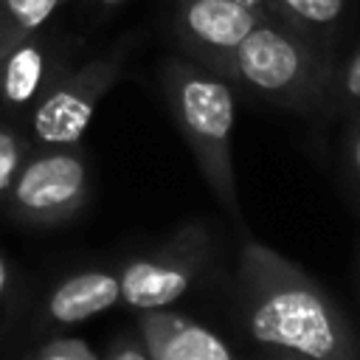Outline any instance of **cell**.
I'll use <instances>...</instances> for the list:
<instances>
[{"label": "cell", "mask_w": 360, "mask_h": 360, "mask_svg": "<svg viewBox=\"0 0 360 360\" xmlns=\"http://www.w3.org/2000/svg\"><path fill=\"white\" fill-rule=\"evenodd\" d=\"M335 62L284 20H259L228 62L225 79L250 96L301 115L326 110Z\"/></svg>", "instance_id": "cell-3"}, {"label": "cell", "mask_w": 360, "mask_h": 360, "mask_svg": "<svg viewBox=\"0 0 360 360\" xmlns=\"http://www.w3.org/2000/svg\"><path fill=\"white\" fill-rule=\"evenodd\" d=\"M214 236L205 222L180 225L152 250L127 259L118 267L121 301L132 309H163L183 298L208 270Z\"/></svg>", "instance_id": "cell-5"}, {"label": "cell", "mask_w": 360, "mask_h": 360, "mask_svg": "<svg viewBox=\"0 0 360 360\" xmlns=\"http://www.w3.org/2000/svg\"><path fill=\"white\" fill-rule=\"evenodd\" d=\"M236 292L242 323L262 349L312 360H360V338L338 301L295 262L239 231Z\"/></svg>", "instance_id": "cell-1"}, {"label": "cell", "mask_w": 360, "mask_h": 360, "mask_svg": "<svg viewBox=\"0 0 360 360\" xmlns=\"http://www.w3.org/2000/svg\"><path fill=\"white\" fill-rule=\"evenodd\" d=\"M262 360H312V357H301V354H290V352H278V349H264Z\"/></svg>", "instance_id": "cell-20"}, {"label": "cell", "mask_w": 360, "mask_h": 360, "mask_svg": "<svg viewBox=\"0 0 360 360\" xmlns=\"http://www.w3.org/2000/svg\"><path fill=\"white\" fill-rule=\"evenodd\" d=\"M323 112L360 115V45L343 65H335Z\"/></svg>", "instance_id": "cell-13"}, {"label": "cell", "mask_w": 360, "mask_h": 360, "mask_svg": "<svg viewBox=\"0 0 360 360\" xmlns=\"http://www.w3.org/2000/svg\"><path fill=\"white\" fill-rule=\"evenodd\" d=\"M259 20L264 17L236 0H180L174 8V37L183 56L225 79L233 51Z\"/></svg>", "instance_id": "cell-7"}, {"label": "cell", "mask_w": 360, "mask_h": 360, "mask_svg": "<svg viewBox=\"0 0 360 360\" xmlns=\"http://www.w3.org/2000/svg\"><path fill=\"white\" fill-rule=\"evenodd\" d=\"M160 84L169 112L208 186L214 200L231 217L236 231H248L236 169H233V84L188 56H172L160 68Z\"/></svg>", "instance_id": "cell-2"}, {"label": "cell", "mask_w": 360, "mask_h": 360, "mask_svg": "<svg viewBox=\"0 0 360 360\" xmlns=\"http://www.w3.org/2000/svg\"><path fill=\"white\" fill-rule=\"evenodd\" d=\"M354 273H357V290H360V242H357V253H354Z\"/></svg>", "instance_id": "cell-22"}, {"label": "cell", "mask_w": 360, "mask_h": 360, "mask_svg": "<svg viewBox=\"0 0 360 360\" xmlns=\"http://www.w3.org/2000/svg\"><path fill=\"white\" fill-rule=\"evenodd\" d=\"M343 166L352 183L360 188V115H354L343 135Z\"/></svg>", "instance_id": "cell-16"}, {"label": "cell", "mask_w": 360, "mask_h": 360, "mask_svg": "<svg viewBox=\"0 0 360 360\" xmlns=\"http://www.w3.org/2000/svg\"><path fill=\"white\" fill-rule=\"evenodd\" d=\"M118 301H121L118 273L107 267H84L65 276L48 290L42 318L45 323L53 326H73L107 312Z\"/></svg>", "instance_id": "cell-10"}, {"label": "cell", "mask_w": 360, "mask_h": 360, "mask_svg": "<svg viewBox=\"0 0 360 360\" xmlns=\"http://www.w3.org/2000/svg\"><path fill=\"white\" fill-rule=\"evenodd\" d=\"M90 200V166L82 143L31 146L11 191L6 217L22 228H62L76 219Z\"/></svg>", "instance_id": "cell-4"}, {"label": "cell", "mask_w": 360, "mask_h": 360, "mask_svg": "<svg viewBox=\"0 0 360 360\" xmlns=\"http://www.w3.org/2000/svg\"><path fill=\"white\" fill-rule=\"evenodd\" d=\"M34 360H101V357L93 352V346H90L87 340L62 335V338L45 340V343L37 349Z\"/></svg>", "instance_id": "cell-15"}, {"label": "cell", "mask_w": 360, "mask_h": 360, "mask_svg": "<svg viewBox=\"0 0 360 360\" xmlns=\"http://www.w3.org/2000/svg\"><path fill=\"white\" fill-rule=\"evenodd\" d=\"M25 360H34V354H31V357H25Z\"/></svg>", "instance_id": "cell-23"}, {"label": "cell", "mask_w": 360, "mask_h": 360, "mask_svg": "<svg viewBox=\"0 0 360 360\" xmlns=\"http://www.w3.org/2000/svg\"><path fill=\"white\" fill-rule=\"evenodd\" d=\"M11 287H14V267H11L8 256L0 250V315L11 298Z\"/></svg>", "instance_id": "cell-18"}, {"label": "cell", "mask_w": 360, "mask_h": 360, "mask_svg": "<svg viewBox=\"0 0 360 360\" xmlns=\"http://www.w3.org/2000/svg\"><path fill=\"white\" fill-rule=\"evenodd\" d=\"M121 3H127V0H93V6H96L98 11H110V8L121 6Z\"/></svg>", "instance_id": "cell-21"}, {"label": "cell", "mask_w": 360, "mask_h": 360, "mask_svg": "<svg viewBox=\"0 0 360 360\" xmlns=\"http://www.w3.org/2000/svg\"><path fill=\"white\" fill-rule=\"evenodd\" d=\"M65 0H0V59L22 39L45 28Z\"/></svg>", "instance_id": "cell-12"}, {"label": "cell", "mask_w": 360, "mask_h": 360, "mask_svg": "<svg viewBox=\"0 0 360 360\" xmlns=\"http://www.w3.org/2000/svg\"><path fill=\"white\" fill-rule=\"evenodd\" d=\"M70 65L68 39L39 28L0 59V110L28 112Z\"/></svg>", "instance_id": "cell-8"}, {"label": "cell", "mask_w": 360, "mask_h": 360, "mask_svg": "<svg viewBox=\"0 0 360 360\" xmlns=\"http://www.w3.org/2000/svg\"><path fill=\"white\" fill-rule=\"evenodd\" d=\"M127 42H115L110 51L70 65L53 87L28 110V132L34 146H70L82 143L98 101L115 87L124 73Z\"/></svg>", "instance_id": "cell-6"}, {"label": "cell", "mask_w": 360, "mask_h": 360, "mask_svg": "<svg viewBox=\"0 0 360 360\" xmlns=\"http://www.w3.org/2000/svg\"><path fill=\"white\" fill-rule=\"evenodd\" d=\"M346 11V0H278V14L307 39L321 45L323 51L332 48L340 31V20Z\"/></svg>", "instance_id": "cell-11"}, {"label": "cell", "mask_w": 360, "mask_h": 360, "mask_svg": "<svg viewBox=\"0 0 360 360\" xmlns=\"http://www.w3.org/2000/svg\"><path fill=\"white\" fill-rule=\"evenodd\" d=\"M135 326L152 360H236L219 332L186 312L141 309Z\"/></svg>", "instance_id": "cell-9"}, {"label": "cell", "mask_w": 360, "mask_h": 360, "mask_svg": "<svg viewBox=\"0 0 360 360\" xmlns=\"http://www.w3.org/2000/svg\"><path fill=\"white\" fill-rule=\"evenodd\" d=\"M101 360H152L141 335H118Z\"/></svg>", "instance_id": "cell-17"}, {"label": "cell", "mask_w": 360, "mask_h": 360, "mask_svg": "<svg viewBox=\"0 0 360 360\" xmlns=\"http://www.w3.org/2000/svg\"><path fill=\"white\" fill-rule=\"evenodd\" d=\"M236 3L248 6L250 11H256V14L264 17V20H281V14H278V0H236Z\"/></svg>", "instance_id": "cell-19"}, {"label": "cell", "mask_w": 360, "mask_h": 360, "mask_svg": "<svg viewBox=\"0 0 360 360\" xmlns=\"http://www.w3.org/2000/svg\"><path fill=\"white\" fill-rule=\"evenodd\" d=\"M31 152V138H25L17 127L0 121V208L6 205V197L11 191V183L22 166V160Z\"/></svg>", "instance_id": "cell-14"}]
</instances>
